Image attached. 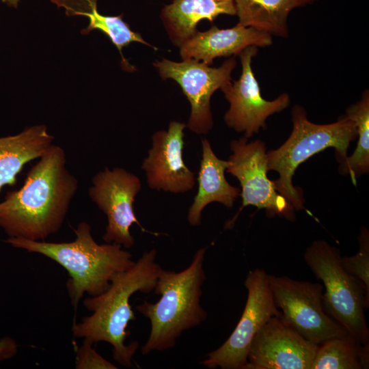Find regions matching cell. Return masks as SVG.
Segmentation results:
<instances>
[{
    "label": "cell",
    "mask_w": 369,
    "mask_h": 369,
    "mask_svg": "<svg viewBox=\"0 0 369 369\" xmlns=\"http://www.w3.org/2000/svg\"><path fill=\"white\" fill-rule=\"evenodd\" d=\"M64 149L52 145L29 171L23 186L0 203V227L9 238L44 241L59 231L78 188Z\"/></svg>",
    "instance_id": "cell-1"
},
{
    "label": "cell",
    "mask_w": 369,
    "mask_h": 369,
    "mask_svg": "<svg viewBox=\"0 0 369 369\" xmlns=\"http://www.w3.org/2000/svg\"><path fill=\"white\" fill-rule=\"evenodd\" d=\"M154 249L145 251L127 269L115 274L108 288L102 293L87 297L84 306L92 314L74 323L72 333L92 344L103 341L113 346V357L122 366H133V357L138 348L137 341L126 344V330L130 321L136 316L130 304L131 297L136 292L150 293L155 287L163 269L155 261Z\"/></svg>",
    "instance_id": "cell-2"
},
{
    "label": "cell",
    "mask_w": 369,
    "mask_h": 369,
    "mask_svg": "<svg viewBox=\"0 0 369 369\" xmlns=\"http://www.w3.org/2000/svg\"><path fill=\"white\" fill-rule=\"evenodd\" d=\"M86 221L77 225L76 238L71 242L51 243L8 238L5 242L29 252L42 254L60 264L69 275L66 288L76 310L83 295L97 296L105 291L113 277L131 267L132 254L122 246L110 243L98 244Z\"/></svg>",
    "instance_id": "cell-3"
},
{
    "label": "cell",
    "mask_w": 369,
    "mask_h": 369,
    "mask_svg": "<svg viewBox=\"0 0 369 369\" xmlns=\"http://www.w3.org/2000/svg\"><path fill=\"white\" fill-rule=\"evenodd\" d=\"M205 253L206 248L198 249L190 265L180 272L162 269L154 288L159 300L144 301L136 306L151 325L148 339L141 347L143 355L173 348L183 331L206 319L207 312L200 305L206 279Z\"/></svg>",
    "instance_id": "cell-4"
},
{
    "label": "cell",
    "mask_w": 369,
    "mask_h": 369,
    "mask_svg": "<svg viewBox=\"0 0 369 369\" xmlns=\"http://www.w3.org/2000/svg\"><path fill=\"white\" fill-rule=\"evenodd\" d=\"M292 131L278 148L266 152L269 171L279 174L273 180L276 191L297 210L304 208L301 189L292 184L298 166L312 156L327 148H334L336 158L342 163L347 157L350 144L357 137L355 123L346 115L336 122L317 124L307 118L305 109L299 105L292 109Z\"/></svg>",
    "instance_id": "cell-5"
},
{
    "label": "cell",
    "mask_w": 369,
    "mask_h": 369,
    "mask_svg": "<svg viewBox=\"0 0 369 369\" xmlns=\"http://www.w3.org/2000/svg\"><path fill=\"white\" fill-rule=\"evenodd\" d=\"M304 259L323 283L325 312L360 344H368L364 309L369 306V296L362 282L342 266L340 251L325 240H317L306 249Z\"/></svg>",
    "instance_id": "cell-6"
},
{
    "label": "cell",
    "mask_w": 369,
    "mask_h": 369,
    "mask_svg": "<svg viewBox=\"0 0 369 369\" xmlns=\"http://www.w3.org/2000/svg\"><path fill=\"white\" fill-rule=\"evenodd\" d=\"M268 278L283 318L306 340L319 345L331 338L348 333L325 312L323 286L320 283L269 274Z\"/></svg>",
    "instance_id": "cell-7"
},
{
    "label": "cell",
    "mask_w": 369,
    "mask_h": 369,
    "mask_svg": "<svg viewBox=\"0 0 369 369\" xmlns=\"http://www.w3.org/2000/svg\"><path fill=\"white\" fill-rule=\"evenodd\" d=\"M245 286L247 299L238 324L226 341L210 352L200 364L210 369H245L255 335L271 317L282 314L275 303L264 270L256 269L249 271Z\"/></svg>",
    "instance_id": "cell-8"
},
{
    "label": "cell",
    "mask_w": 369,
    "mask_h": 369,
    "mask_svg": "<svg viewBox=\"0 0 369 369\" xmlns=\"http://www.w3.org/2000/svg\"><path fill=\"white\" fill-rule=\"evenodd\" d=\"M152 65L163 80L171 79L177 82L189 100L191 113L187 127L197 134L208 133L213 126L210 98L216 90L232 81L235 59H226L218 68L192 59L176 62L163 58Z\"/></svg>",
    "instance_id": "cell-9"
},
{
    "label": "cell",
    "mask_w": 369,
    "mask_h": 369,
    "mask_svg": "<svg viewBox=\"0 0 369 369\" xmlns=\"http://www.w3.org/2000/svg\"><path fill=\"white\" fill-rule=\"evenodd\" d=\"M232 154L228 161L226 172L236 177L241 187L242 206L249 205L265 209L269 217L281 215L291 220L294 207L275 189L268 176L265 144L257 139L248 141L244 136L230 143Z\"/></svg>",
    "instance_id": "cell-10"
},
{
    "label": "cell",
    "mask_w": 369,
    "mask_h": 369,
    "mask_svg": "<svg viewBox=\"0 0 369 369\" xmlns=\"http://www.w3.org/2000/svg\"><path fill=\"white\" fill-rule=\"evenodd\" d=\"M89 197L107 216V225L103 240L131 247L135 241L130 228L137 224L143 232H148L139 223L133 210V202L141 188L139 178L121 167H106L92 178Z\"/></svg>",
    "instance_id": "cell-11"
},
{
    "label": "cell",
    "mask_w": 369,
    "mask_h": 369,
    "mask_svg": "<svg viewBox=\"0 0 369 369\" xmlns=\"http://www.w3.org/2000/svg\"><path fill=\"white\" fill-rule=\"evenodd\" d=\"M257 53L258 47L255 46L243 50L238 55L242 66L239 79L232 80L221 88L230 103L224 115L226 124L236 132L243 133L247 139L258 133L260 128L265 129L266 120L287 108L290 102V96L286 93L280 94L273 100L262 98L251 68L252 59Z\"/></svg>",
    "instance_id": "cell-12"
},
{
    "label": "cell",
    "mask_w": 369,
    "mask_h": 369,
    "mask_svg": "<svg viewBox=\"0 0 369 369\" xmlns=\"http://www.w3.org/2000/svg\"><path fill=\"white\" fill-rule=\"evenodd\" d=\"M318 347L273 316L253 338L245 369H310Z\"/></svg>",
    "instance_id": "cell-13"
},
{
    "label": "cell",
    "mask_w": 369,
    "mask_h": 369,
    "mask_svg": "<svg viewBox=\"0 0 369 369\" xmlns=\"http://www.w3.org/2000/svg\"><path fill=\"white\" fill-rule=\"evenodd\" d=\"M185 127L184 123L172 121L167 131H159L152 135V147L141 167L150 189L183 193L194 187L195 174L182 157Z\"/></svg>",
    "instance_id": "cell-14"
},
{
    "label": "cell",
    "mask_w": 369,
    "mask_h": 369,
    "mask_svg": "<svg viewBox=\"0 0 369 369\" xmlns=\"http://www.w3.org/2000/svg\"><path fill=\"white\" fill-rule=\"evenodd\" d=\"M272 44L269 33L240 23L228 29L213 25L206 31H197L180 47L182 60L195 59L208 66L217 57L239 55L251 46L265 47Z\"/></svg>",
    "instance_id": "cell-15"
},
{
    "label": "cell",
    "mask_w": 369,
    "mask_h": 369,
    "mask_svg": "<svg viewBox=\"0 0 369 369\" xmlns=\"http://www.w3.org/2000/svg\"><path fill=\"white\" fill-rule=\"evenodd\" d=\"M202 159L198 172V190L188 210L187 219L192 226L201 224L202 213L210 203L219 202L232 208L240 195V189L229 184L225 177L228 161L219 159L209 141L202 139Z\"/></svg>",
    "instance_id": "cell-16"
},
{
    "label": "cell",
    "mask_w": 369,
    "mask_h": 369,
    "mask_svg": "<svg viewBox=\"0 0 369 369\" xmlns=\"http://www.w3.org/2000/svg\"><path fill=\"white\" fill-rule=\"evenodd\" d=\"M221 14L236 15L234 0H173L162 9L161 18L170 40L180 48L197 31L199 21L213 23Z\"/></svg>",
    "instance_id": "cell-17"
},
{
    "label": "cell",
    "mask_w": 369,
    "mask_h": 369,
    "mask_svg": "<svg viewBox=\"0 0 369 369\" xmlns=\"http://www.w3.org/2000/svg\"><path fill=\"white\" fill-rule=\"evenodd\" d=\"M53 139L44 125L33 126L16 135L1 137L0 191L5 185H14L24 165L44 154Z\"/></svg>",
    "instance_id": "cell-18"
},
{
    "label": "cell",
    "mask_w": 369,
    "mask_h": 369,
    "mask_svg": "<svg viewBox=\"0 0 369 369\" xmlns=\"http://www.w3.org/2000/svg\"><path fill=\"white\" fill-rule=\"evenodd\" d=\"M58 8H63L67 16H86L90 23L81 33L87 35L93 30H98L105 33L116 46L122 58V68L133 71L135 67L124 58L122 49L132 42H139L152 47L157 48L145 41L141 34L133 31L129 25L123 19V14L119 16H105L98 12L97 0H51Z\"/></svg>",
    "instance_id": "cell-19"
},
{
    "label": "cell",
    "mask_w": 369,
    "mask_h": 369,
    "mask_svg": "<svg viewBox=\"0 0 369 369\" xmlns=\"http://www.w3.org/2000/svg\"><path fill=\"white\" fill-rule=\"evenodd\" d=\"M238 23L252 27L271 36L288 35L287 18L295 8L317 0H234Z\"/></svg>",
    "instance_id": "cell-20"
},
{
    "label": "cell",
    "mask_w": 369,
    "mask_h": 369,
    "mask_svg": "<svg viewBox=\"0 0 369 369\" xmlns=\"http://www.w3.org/2000/svg\"><path fill=\"white\" fill-rule=\"evenodd\" d=\"M368 350L350 333L333 337L318 345L310 369L368 368Z\"/></svg>",
    "instance_id": "cell-21"
},
{
    "label": "cell",
    "mask_w": 369,
    "mask_h": 369,
    "mask_svg": "<svg viewBox=\"0 0 369 369\" xmlns=\"http://www.w3.org/2000/svg\"><path fill=\"white\" fill-rule=\"evenodd\" d=\"M355 124L357 146L352 155L341 163L340 174H348L354 185L357 179L369 171V93L366 90L361 99L349 106L345 114Z\"/></svg>",
    "instance_id": "cell-22"
},
{
    "label": "cell",
    "mask_w": 369,
    "mask_h": 369,
    "mask_svg": "<svg viewBox=\"0 0 369 369\" xmlns=\"http://www.w3.org/2000/svg\"><path fill=\"white\" fill-rule=\"evenodd\" d=\"M359 251L352 256H341L342 266L364 284L369 296V233L362 227L358 236Z\"/></svg>",
    "instance_id": "cell-23"
},
{
    "label": "cell",
    "mask_w": 369,
    "mask_h": 369,
    "mask_svg": "<svg viewBox=\"0 0 369 369\" xmlns=\"http://www.w3.org/2000/svg\"><path fill=\"white\" fill-rule=\"evenodd\" d=\"M92 343L83 340V344L76 350L77 369H117L118 367L98 354L92 348Z\"/></svg>",
    "instance_id": "cell-24"
},
{
    "label": "cell",
    "mask_w": 369,
    "mask_h": 369,
    "mask_svg": "<svg viewBox=\"0 0 369 369\" xmlns=\"http://www.w3.org/2000/svg\"><path fill=\"white\" fill-rule=\"evenodd\" d=\"M18 345L16 341L5 337L0 340V360H5L14 357L17 353Z\"/></svg>",
    "instance_id": "cell-25"
},
{
    "label": "cell",
    "mask_w": 369,
    "mask_h": 369,
    "mask_svg": "<svg viewBox=\"0 0 369 369\" xmlns=\"http://www.w3.org/2000/svg\"><path fill=\"white\" fill-rule=\"evenodd\" d=\"M3 3H5L8 6L16 8L20 0H1Z\"/></svg>",
    "instance_id": "cell-26"
}]
</instances>
